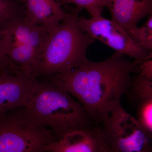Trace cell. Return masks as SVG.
<instances>
[{
    "instance_id": "1",
    "label": "cell",
    "mask_w": 152,
    "mask_h": 152,
    "mask_svg": "<svg viewBox=\"0 0 152 152\" xmlns=\"http://www.w3.org/2000/svg\"><path fill=\"white\" fill-rule=\"evenodd\" d=\"M124 56L116 52L102 61L88 60L66 72L45 77L75 97L93 122L100 126L111 104L126 94L132 74H140L139 64Z\"/></svg>"
},
{
    "instance_id": "2",
    "label": "cell",
    "mask_w": 152,
    "mask_h": 152,
    "mask_svg": "<svg viewBox=\"0 0 152 152\" xmlns=\"http://www.w3.org/2000/svg\"><path fill=\"white\" fill-rule=\"evenodd\" d=\"M24 110L35 122L51 130L55 137L96 126L78 102L48 80L37 79Z\"/></svg>"
},
{
    "instance_id": "3",
    "label": "cell",
    "mask_w": 152,
    "mask_h": 152,
    "mask_svg": "<svg viewBox=\"0 0 152 152\" xmlns=\"http://www.w3.org/2000/svg\"><path fill=\"white\" fill-rule=\"evenodd\" d=\"M81 10L72 9L49 33L34 73L36 78L66 72L88 60L87 49L95 40L79 28Z\"/></svg>"
},
{
    "instance_id": "4",
    "label": "cell",
    "mask_w": 152,
    "mask_h": 152,
    "mask_svg": "<svg viewBox=\"0 0 152 152\" xmlns=\"http://www.w3.org/2000/svg\"><path fill=\"white\" fill-rule=\"evenodd\" d=\"M56 137L20 108L0 115V152H44Z\"/></svg>"
},
{
    "instance_id": "5",
    "label": "cell",
    "mask_w": 152,
    "mask_h": 152,
    "mask_svg": "<svg viewBox=\"0 0 152 152\" xmlns=\"http://www.w3.org/2000/svg\"><path fill=\"white\" fill-rule=\"evenodd\" d=\"M99 126L104 141L113 152H152V136L125 110L121 99L112 104Z\"/></svg>"
},
{
    "instance_id": "6",
    "label": "cell",
    "mask_w": 152,
    "mask_h": 152,
    "mask_svg": "<svg viewBox=\"0 0 152 152\" xmlns=\"http://www.w3.org/2000/svg\"><path fill=\"white\" fill-rule=\"evenodd\" d=\"M50 32L24 19L15 22L1 32L7 56L14 65L34 77Z\"/></svg>"
},
{
    "instance_id": "7",
    "label": "cell",
    "mask_w": 152,
    "mask_h": 152,
    "mask_svg": "<svg viewBox=\"0 0 152 152\" xmlns=\"http://www.w3.org/2000/svg\"><path fill=\"white\" fill-rule=\"evenodd\" d=\"M79 28L95 40L97 39L116 52L127 56L139 64L152 58V50L142 48L112 20L99 16L87 19L78 17Z\"/></svg>"
},
{
    "instance_id": "8",
    "label": "cell",
    "mask_w": 152,
    "mask_h": 152,
    "mask_svg": "<svg viewBox=\"0 0 152 152\" xmlns=\"http://www.w3.org/2000/svg\"><path fill=\"white\" fill-rule=\"evenodd\" d=\"M44 152H102L105 142L99 126L71 131L55 137Z\"/></svg>"
},
{
    "instance_id": "9",
    "label": "cell",
    "mask_w": 152,
    "mask_h": 152,
    "mask_svg": "<svg viewBox=\"0 0 152 152\" xmlns=\"http://www.w3.org/2000/svg\"><path fill=\"white\" fill-rule=\"evenodd\" d=\"M37 79L26 73L0 76V115L24 107Z\"/></svg>"
},
{
    "instance_id": "10",
    "label": "cell",
    "mask_w": 152,
    "mask_h": 152,
    "mask_svg": "<svg viewBox=\"0 0 152 152\" xmlns=\"http://www.w3.org/2000/svg\"><path fill=\"white\" fill-rule=\"evenodd\" d=\"M112 20L127 34L144 17L152 14V0H110Z\"/></svg>"
},
{
    "instance_id": "11",
    "label": "cell",
    "mask_w": 152,
    "mask_h": 152,
    "mask_svg": "<svg viewBox=\"0 0 152 152\" xmlns=\"http://www.w3.org/2000/svg\"><path fill=\"white\" fill-rule=\"evenodd\" d=\"M24 4V19L50 32L67 15L61 8L60 0H20Z\"/></svg>"
},
{
    "instance_id": "12",
    "label": "cell",
    "mask_w": 152,
    "mask_h": 152,
    "mask_svg": "<svg viewBox=\"0 0 152 152\" xmlns=\"http://www.w3.org/2000/svg\"><path fill=\"white\" fill-rule=\"evenodd\" d=\"M126 95L136 107L152 102V81L137 74L132 77L130 86Z\"/></svg>"
},
{
    "instance_id": "13",
    "label": "cell",
    "mask_w": 152,
    "mask_h": 152,
    "mask_svg": "<svg viewBox=\"0 0 152 152\" xmlns=\"http://www.w3.org/2000/svg\"><path fill=\"white\" fill-rule=\"evenodd\" d=\"M25 7L20 0H0V31L24 19Z\"/></svg>"
},
{
    "instance_id": "14",
    "label": "cell",
    "mask_w": 152,
    "mask_h": 152,
    "mask_svg": "<svg viewBox=\"0 0 152 152\" xmlns=\"http://www.w3.org/2000/svg\"><path fill=\"white\" fill-rule=\"evenodd\" d=\"M140 28L131 30L128 34L139 45L149 50H152V14Z\"/></svg>"
},
{
    "instance_id": "15",
    "label": "cell",
    "mask_w": 152,
    "mask_h": 152,
    "mask_svg": "<svg viewBox=\"0 0 152 152\" xmlns=\"http://www.w3.org/2000/svg\"><path fill=\"white\" fill-rule=\"evenodd\" d=\"M110 0H60L61 6L67 4L76 5L77 7L86 9L92 17L102 16L104 7H107Z\"/></svg>"
},
{
    "instance_id": "16",
    "label": "cell",
    "mask_w": 152,
    "mask_h": 152,
    "mask_svg": "<svg viewBox=\"0 0 152 152\" xmlns=\"http://www.w3.org/2000/svg\"><path fill=\"white\" fill-rule=\"evenodd\" d=\"M24 71L14 65L7 56L1 31H0V76L25 73Z\"/></svg>"
},
{
    "instance_id": "17",
    "label": "cell",
    "mask_w": 152,
    "mask_h": 152,
    "mask_svg": "<svg viewBox=\"0 0 152 152\" xmlns=\"http://www.w3.org/2000/svg\"><path fill=\"white\" fill-rule=\"evenodd\" d=\"M139 75L143 76L147 80L152 81V59L145 60L139 65Z\"/></svg>"
},
{
    "instance_id": "18",
    "label": "cell",
    "mask_w": 152,
    "mask_h": 152,
    "mask_svg": "<svg viewBox=\"0 0 152 152\" xmlns=\"http://www.w3.org/2000/svg\"><path fill=\"white\" fill-rule=\"evenodd\" d=\"M102 152H113L107 146L106 144H105L102 150Z\"/></svg>"
}]
</instances>
